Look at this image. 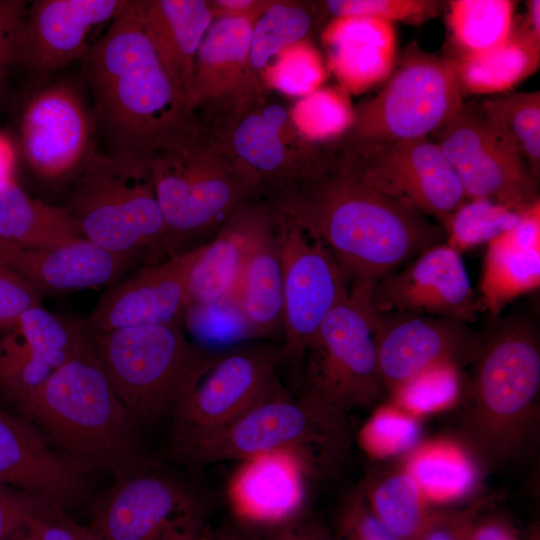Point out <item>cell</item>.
I'll return each mask as SVG.
<instances>
[{
    "label": "cell",
    "instance_id": "cell-1",
    "mask_svg": "<svg viewBox=\"0 0 540 540\" xmlns=\"http://www.w3.org/2000/svg\"><path fill=\"white\" fill-rule=\"evenodd\" d=\"M268 193L322 240L349 286L374 285L445 237L427 216L363 181L328 144L302 176Z\"/></svg>",
    "mask_w": 540,
    "mask_h": 540
},
{
    "label": "cell",
    "instance_id": "cell-2",
    "mask_svg": "<svg viewBox=\"0 0 540 540\" xmlns=\"http://www.w3.org/2000/svg\"><path fill=\"white\" fill-rule=\"evenodd\" d=\"M462 391L460 435L487 467L533 455L540 425V342L535 322L514 313L482 334Z\"/></svg>",
    "mask_w": 540,
    "mask_h": 540
},
{
    "label": "cell",
    "instance_id": "cell-3",
    "mask_svg": "<svg viewBox=\"0 0 540 540\" xmlns=\"http://www.w3.org/2000/svg\"><path fill=\"white\" fill-rule=\"evenodd\" d=\"M84 57L94 119L114 151L147 155L190 116L147 35L138 0L126 2Z\"/></svg>",
    "mask_w": 540,
    "mask_h": 540
},
{
    "label": "cell",
    "instance_id": "cell-4",
    "mask_svg": "<svg viewBox=\"0 0 540 540\" xmlns=\"http://www.w3.org/2000/svg\"><path fill=\"white\" fill-rule=\"evenodd\" d=\"M147 157L168 256L204 245L243 203L262 194L251 171L191 115Z\"/></svg>",
    "mask_w": 540,
    "mask_h": 540
},
{
    "label": "cell",
    "instance_id": "cell-5",
    "mask_svg": "<svg viewBox=\"0 0 540 540\" xmlns=\"http://www.w3.org/2000/svg\"><path fill=\"white\" fill-rule=\"evenodd\" d=\"M17 407L82 472L105 470L117 478L151 458L138 444L89 339Z\"/></svg>",
    "mask_w": 540,
    "mask_h": 540
},
{
    "label": "cell",
    "instance_id": "cell-6",
    "mask_svg": "<svg viewBox=\"0 0 540 540\" xmlns=\"http://www.w3.org/2000/svg\"><path fill=\"white\" fill-rule=\"evenodd\" d=\"M346 416L280 385L263 401L224 428L168 456L188 468L221 461H242L273 451L297 453L311 475L340 463L349 447Z\"/></svg>",
    "mask_w": 540,
    "mask_h": 540
},
{
    "label": "cell",
    "instance_id": "cell-7",
    "mask_svg": "<svg viewBox=\"0 0 540 540\" xmlns=\"http://www.w3.org/2000/svg\"><path fill=\"white\" fill-rule=\"evenodd\" d=\"M87 335L135 432L170 415L217 354L190 342L179 325L130 327Z\"/></svg>",
    "mask_w": 540,
    "mask_h": 540
},
{
    "label": "cell",
    "instance_id": "cell-8",
    "mask_svg": "<svg viewBox=\"0 0 540 540\" xmlns=\"http://www.w3.org/2000/svg\"><path fill=\"white\" fill-rule=\"evenodd\" d=\"M68 212L82 236L133 260L166 252V227L147 155L92 151Z\"/></svg>",
    "mask_w": 540,
    "mask_h": 540
},
{
    "label": "cell",
    "instance_id": "cell-9",
    "mask_svg": "<svg viewBox=\"0 0 540 540\" xmlns=\"http://www.w3.org/2000/svg\"><path fill=\"white\" fill-rule=\"evenodd\" d=\"M372 286H349L304 355L301 396L342 416L376 405L385 392L374 339Z\"/></svg>",
    "mask_w": 540,
    "mask_h": 540
},
{
    "label": "cell",
    "instance_id": "cell-10",
    "mask_svg": "<svg viewBox=\"0 0 540 540\" xmlns=\"http://www.w3.org/2000/svg\"><path fill=\"white\" fill-rule=\"evenodd\" d=\"M387 79L374 97L354 108L353 124L341 139L394 142L428 138L445 127L464 103L450 57L409 53Z\"/></svg>",
    "mask_w": 540,
    "mask_h": 540
},
{
    "label": "cell",
    "instance_id": "cell-11",
    "mask_svg": "<svg viewBox=\"0 0 540 540\" xmlns=\"http://www.w3.org/2000/svg\"><path fill=\"white\" fill-rule=\"evenodd\" d=\"M279 254L283 290V361L296 363L348 282L322 240L284 205L265 194Z\"/></svg>",
    "mask_w": 540,
    "mask_h": 540
},
{
    "label": "cell",
    "instance_id": "cell-12",
    "mask_svg": "<svg viewBox=\"0 0 540 540\" xmlns=\"http://www.w3.org/2000/svg\"><path fill=\"white\" fill-rule=\"evenodd\" d=\"M281 346L241 344L217 353L174 405L167 456L229 425L279 385Z\"/></svg>",
    "mask_w": 540,
    "mask_h": 540
},
{
    "label": "cell",
    "instance_id": "cell-13",
    "mask_svg": "<svg viewBox=\"0 0 540 540\" xmlns=\"http://www.w3.org/2000/svg\"><path fill=\"white\" fill-rule=\"evenodd\" d=\"M328 145L367 184L434 218L441 228L468 200L454 168L428 138L394 142L339 138Z\"/></svg>",
    "mask_w": 540,
    "mask_h": 540
},
{
    "label": "cell",
    "instance_id": "cell-14",
    "mask_svg": "<svg viewBox=\"0 0 540 540\" xmlns=\"http://www.w3.org/2000/svg\"><path fill=\"white\" fill-rule=\"evenodd\" d=\"M435 135L467 199H488L522 213L539 200L538 179L478 103H463Z\"/></svg>",
    "mask_w": 540,
    "mask_h": 540
},
{
    "label": "cell",
    "instance_id": "cell-15",
    "mask_svg": "<svg viewBox=\"0 0 540 540\" xmlns=\"http://www.w3.org/2000/svg\"><path fill=\"white\" fill-rule=\"evenodd\" d=\"M204 508L186 478L152 457L93 501L89 527L99 540H160L186 512Z\"/></svg>",
    "mask_w": 540,
    "mask_h": 540
},
{
    "label": "cell",
    "instance_id": "cell-16",
    "mask_svg": "<svg viewBox=\"0 0 540 540\" xmlns=\"http://www.w3.org/2000/svg\"><path fill=\"white\" fill-rule=\"evenodd\" d=\"M254 22L214 18L199 46L188 109L199 124L216 134L266 96L267 88L250 64Z\"/></svg>",
    "mask_w": 540,
    "mask_h": 540
},
{
    "label": "cell",
    "instance_id": "cell-17",
    "mask_svg": "<svg viewBox=\"0 0 540 540\" xmlns=\"http://www.w3.org/2000/svg\"><path fill=\"white\" fill-rule=\"evenodd\" d=\"M373 329L379 374L389 395L438 363L471 364L482 342L469 323L397 310L374 308Z\"/></svg>",
    "mask_w": 540,
    "mask_h": 540
},
{
    "label": "cell",
    "instance_id": "cell-18",
    "mask_svg": "<svg viewBox=\"0 0 540 540\" xmlns=\"http://www.w3.org/2000/svg\"><path fill=\"white\" fill-rule=\"evenodd\" d=\"M202 247L148 263L108 286L85 322L87 333L141 326H182L188 307L190 274Z\"/></svg>",
    "mask_w": 540,
    "mask_h": 540
},
{
    "label": "cell",
    "instance_id": "cell-19",
    "mask_svg": "<svg viewBox=\"0 0 540 540\" xmlns=\"http://www.w3.org/2000/svg\"><path fill=\"white\" fill-rule=\"evenodd\" d=\"M94 117L82 93L68 81L49 83L26 102L21 147L30 168L45 179L62 178L92 153Z\"/></svg>",
    "mask_w": 540,
    "mask_h": 540
},
{
    "label": "cell",
    "instance_id": "cell-20",
    "mask_svg": "<svg viewBox=\"0 0 540 540\" xmlns=\"http://www.w3.org/2000/svg\"><path fill=\"white\" fill-rule=\"evenodd\" d=\"M370 296L377 311H405L465 323L480 307L461 253L442 242L378 280Z\"/></svg>",
    "mask_w": 540,
    "mask_h": 540
},
{
    "label": "cell",
    "instance_id": "cell-21",
    "mask_svg": "<svg viewBox=\"0 0 540 540\" xmlns=\"http://www.w3.org/2000/svg\"><path fill=\"white\" fill-rule=\"evenodd\" d=\"M0 339V389L17 406L87 342L85 323L42 304L24 311Z\"/></svg>",
    "mask_w": 540,
    "mask_h": 540
},
{
    "label": "cell",
    "instance_id": "cell-22",
    "mask_svg": "<svg viewBox=\"0 0 540 540\" xmlns=\"http://www.w3.org/2000/svg\"><path fill=\"white\" fill-rule=\"evenodd\" d=\"M217 135L258 179L263 192L302 176L320 145L304 139L290 112L279 103H268L267 96L237 115Z\"/></svg>",
    "mask_w": 540,
    "mask_h": 540
},
{
    "label": "cell",
    "instance_id": "cell-23",
    "mask_svg": "<svg viewBox=\"0 0 540 540\" xmlns=\"http://www.w3.org/2000/svg\"><path fill=\"white\" fill-rule=\"evenodd\" d=\"M127 0H37L29 4L19 63L38 76L53 73L91 46L94 28L110 23Z\"/></svg>",
    "mask_w": 540,
    "mask_h": 540
},
{
    "label": "cell",
    "instance_id": "cell-24",
    "mask_svg": "<svg viewBox=\"0 0 540 540\" xmlns=\"http://www.w3.org/2000/svg\"><path fill=\"white\" fill-rule=\"evenodd\" d=\"M84 479L83 472L51 447L34 425L0 408V485L65 507L85 497Z\"/></svg>",
    "mask_w": 540,
    "mask_h": 540
},
{
    "label": "cell",
    "instance_id": "cell-25",
    "mask_svg": "<svg viewBox=\"0 0 540 540\" xmlns=\"http://www.w3.org/2000/svg\"><path fill=\"white\" fill-rule=\"evenodd\" d=\"M239 462L227 488L236 520L265 527L303 512L305 477L311 472L297 453L273 451Z\"/></svg>",
    "mask_w": 540,
    "mask_h": 540
},
{
    "label": "cell",
    "instance_id": "cell-26",
    "mask_svg": "<svg viewBox=\"0 0 540 540\" xmlns=\"http://www.w3.org/2000/svg\"><path fill=\"white\" fill-rule=\"evenodd\" d=\"M134 261L84 237L46 249L23 248L0 240V264L40 293L62 294L110 286L122 278Z\"/></svg>",
    "mask_w": 540,
    "mask_h": 540
},
{
    "label": "cell",
    "instance_id": "cell-27",
    "mask_svg": "<svg viewBox=\"0 0 540 540\" xmlns=\"http://www.w3.org/2000/svg\"><path fill=\"white\" fill-rule=\"evenodd\" d=\"M540 286V199L518 222L486 244L480 304L498 316L512 300Z\"/></svg>",
    "mask_w": 540,
    "mask_h": 540
},
{
    "label": "cell",
    "instance_id": "cell-28",
    "mask_svg": "<svg viewBox=\"0 0 540 540\" xmlns=\"http://www.w3.org/2000/svg\"><path fill=\"white\" fill-rule=\"evenodd\" d=\"M328 64L345 92L360 93L386 80L394 66V25L370 17L332 18L322 32Z\"/></svg>",
    "mask_w": 540,
    "mask_h": 540
},
{
    "label": "cell",
    "instance_id": "cell-29",
    "mask_svg": "<svg viewBox=\"0 0 540 540\" xmlns=\"http://www.w3.org/2000/svg\"><path fill=\"white\" fill-rule=\"evenodd\" d=\"M267 209L264 194L246 201L203 245L190 274L188 307L234 299L251 239Z\"/></svg>",
    "mask_w": 540,
    "mask_h": 540
},
{
    "label": "cell",
    "instance_id": "cell-30",
    "mask_svg": "<svg viewBox=\"0 0 540 540\" xmlns=\"http://www.w3.org/2000/svg\"><path fill=\"white\" fill-rule=\"evenodd\" d=\"M138 2L147 35L188 108L198 49L214 19L208 1Z\"/></svg>",
    "mask_w": 540,
    "mask_h": 540
},
{
    "label": "cell",
    "instance_id": "cell-31",
    "mask_svg": "<svg viewBox=\"0 0 540 540\" xmlns=\"http://www.w3.org/2000/svg\"><path fill=\"white\" fill-rule=\"evenodd\" d=\"M234 300L255 338L282 335V275L269 201L251 239Z\"/></svg>",
    "mask_w": 540,
    "mask_h": 540
},
{
    "label": "cell",
    "instance_id": "cell-32",
    "mask_svg": "<svg viewBox=\"0 0 540 540\" xmlns=\"http://www.w3.org/2000/svg\"><path fill=\"white\" fill-rule=\"evenodd\" d=\"M453 60L463 95L508 93L539 68L540 38L522 22L513 24L510 36L501 46Z\"/></svg>",
    "mask_w": 540,
    "mask_h": 540
},
{
    "label": "cell",
    "instance_id": "cell-33",
    "mask_svg": "<svg viewBox=\"0 0 540 540\" xmlns=\"http://www.w3.org/2000/svg\"><path fill=\"white\" fill-rule=\"evenodd\" d=\"M81 237L67 209L32 198L15 181L0 188V240L23 248L46 249Z\"/></svg>",
    "mask_w": 540,
    "mask_h": 540
},
{
    "label": "cell",
    "instance_id": "cell-34",
    "mask_svg": "<svg viewBox=\"0 0 540 540\" xmlns=\"http://www.w3.org/2000/svg\"><path fill=\"white\" fill-rule=\"evenodd\" d=\"M361 492L372 513L398 540H418L438 512L405 469L371 480Z\"/></svg>",
    "mask_w": 540,
    "mask_h": 540
},
{
    "label": "cell",
    "instance_id": "cell-35",
    "mask_svg": "<svg viewBox=\"0 0 540 540\" xmlns=\"http://www.w3.org/2000/svg\"><path fill=\"white\" fill-rule=\"evenodd\" d=\"M515 3L509 0L449 1L447 28L457 52L453 59L480 55L501 46L513 28Z\"/></svg>",
    "mask_w": 540,
    "mask_h": 540
},
{
    "label": "cell",
    "instance_id": "cell-36",
    "mask_svg": "<svg viewBox=\"0 0 540 540\" xmlns=\"http://www.w3.org/2000/svg\"><path fill=\"white\" fill-rule=\"evenodd\" d=\"M428 501L462 497L476 479L474 465L459 447L433 442L411 450L404 468Z\"/></svg>",
    "mask_w": 540,
    "mask_h": 540
},
{
    "label": "cell",
    "instance_id": "cell-37",
    "mask_svg": "<svg viewBox=\"0 0 540 540\" xmlns=\"http://www.w3.org/2000/svg\"><path fill=\"white\" fill-rule=\"evenodd\" d=\"M315 13L310 6L301 2L272 0L254 22L250 64L262 82L270 61L285 48L303 41L309 34L314 26Z\"/></svg>",
    "mask_w": 540,
    "mask_h": 540
},
{
    "label": "cell",
    "instance_id": "cell-38",
    "mask_svg": "<svg viewBox=\"0 0 540 540\" xmlns=\"http://www.w3.org/2000/svg\"><path fill=\"white\" fill-rule=\"evenodd\" d=\"M479 104L485 116L517 148L531 173L540 175V92H508Z\"/></svg>",
    "mask_w": 540,
    "mask_h": 540
},
{
    "label": "cell",
    "instance_id": "cell-39",
    "mask_svg": "<svg viewBox=\"0 0 540 540\" xmlns=\"http://www.w3.org/2000/svg\"><path fill=\"white\" fill-rule=\"evenodd\" d=\"M289 112L297 131L313 144L337 140L354 121L346 92L336 88H319L303 96Z\"/></svg>",
    "mask_w": 540,
    "mask_h": 540
},
{
    "label": "cell",
    "instance_id": "cell-40",
    "mask_svg": "<svg viewBox=\"0 0 540 540\" xmlns=\"http://www.w3.org/2000/svg\"><path fill=\"white\" fill-rule=\"evenodd\" d=\"M521 214L488 199H468L442 226L445 243L460 253L487 244L514 226Z\"/></svg>",
    "mask_w": 540,
    "mask_h": 540
},
{
    "label": "cell",
    "instance_id": "cell-41",
    "mask_svg": "<svg viewBox=\"0 0 540 540\" xmlns=\"http://www.w3.org/2000/svg\"><path fill=\"white\" fill-rule=\"evenodd\" d=\"M183 324L197 340V346L211 353L224 352L255 338L232 298L187 307Z\"/></svg>",
    "mask_w": 540,
    "mask_h": 540
},
{
    "label": "cell",
    "instance_id": "cell-42",
    "mask_svg": "<svg viewBox=\"0 0 540 540\" xmlns=\"http://www.w3.org/2000/svg\"><path fill=\"white\" fill-rule=\"evenodd\" d=\"M462 385L460 366L445 361L415 375L390 397L392 404L416 417L454 405L460 398Z\"/></svg>",
    "mask_w": 540,
    "mask_h": 540
},
{
    "label": "cell",
    "instance_id": "cell-43",
    "mask_svg": "<svg viewBox=\"0 0 540 540\" xmlns=\"http://www.w3.org/2000/svg\"><path fill=\"white\" fill-rule=\"evenodd\" d=\"M325 76L319 53L301 41L281 51L265 70L262 80L266 88L303 97L319 89Z\"/></svg>",
    "mask_w": 540,
    "mask_h": 540
},
{
    "label": "cell",
    "instance_id": "cell-44",
    "mask_svg": "<svg viewBox=\"0 0 540 540\" xmlns=\"http://www.w3.org/2000/svg\"><path fill=\"white\" fill-rule=\"evenodd\" d=\"M416 417L394 404L381 406L362 427L359 441L371 456H392L413 450L419 440Z\"/></svg>",
    "mask_w": 540,
    "mask_h": 540
},
{
    "label": "cell",
    "instance_id": "cell-45",
    "mask_svg": "<svg viewBox=\"0 0 540 540\" xmlns=\"http://www.w3.org/2000/svg\"><path fill=\"white\" fill-rule=\"evenodd\" d=\"M441 2L434 0H327L319 2L321 12L336 17H370L394 24H419L436 17Z\"/></svg>",
    "mask_w": 540,
    "mask_h": 540
},
{
    "label": "cell",
    "instance_id": "cell-46",
    "mask_svg": "<svg viewBox=\"0 0 540 540\" xmlns=\"http://www.w3.org/2000/svg\"><path fill=\"white\" fill-rule=\"evenodd\" d=\"M333 540H398L372 513L361 490L344 502Z\"/></svg>",
    "mask_w": 540,
    "mask_h": 540
},
{
    "label": "cell",
    "instance_id": "cell-47",
    "mask_svg": "<svg viewBox=\"0 0 540 540\" xmlns=\"http://www.w3.org/2000/svg\"><path fill=\"white\" fill-rule=\"evenodd\" d=\"M27 531L36 540H99L89 526L75 522L63 506L48 499L29 519Z\"/></svg>",
    "mask_w": 540,
    "mask_h": 540
},
{
    "label": "cell",
    "instance_id": "cell-48",
    "mask_svg": "<svg viewBox=\"0 0 540 540\" xmlns=\"http://www.w3.org/2000/svg\"><path fill=\"white\" fill-rule=\"evenodd\" d=\"M41 304V293L36 288L0 264V331L11 327L27 309Z\"/></svg>",
    "mask_w": 540,
    "mask_h": 540
},
{
    "label": "cell",
    "instance_id": "cell-49",
    "mask_svg": "<svg viewBox=\"0 0 540 540\" xmlns=\"http://www.w3.org/2000/svg\"><path fill=\"white\" fill-rule=\"evenodd\" d=\"M45 498L0 485V540H13L27 530L29 519Z\"/></svg>",
    "mask_w": 540,
    "mask_h": 540
},
{
    "label": "cell",
    "instance_id": "cell-50",
    "mask_svg": "<svg viewBox=\"0 0 540 540\" xmlns=\"http://www.w3.org/2000/svg\"><path fill=\"white\" fill-rule=\"evenodd\" d=\"M29 3L0 0V73L19 63Z\"/></svg>",
    "mask_w": 540,
    "mask_h": 540
},
{
    "label": "cell",
    "instance_id": "cell-51",
    "mask_svg": "<svg viewBox=\"0 0 540 540\" xmlns=\"http://www.w3.org/2000/svg\"><path fill=\"white\" fill-rule=\"evenodd\" d=\"M255 528L259 540H333L328 528L304 512L282 523Z\"/></svg>",
    "mask_w": 540,
    "mask_h": 540
},
{
    "label": "cell",
    "instance_id": "cell-52",
    "mask_svg": "<svg viewBox=\"0 0 540 540\" xmlns=\"http://www.w3.org/2000/svg\"><path fill=\"white\" fill-rule=\"evenodd\" d=\"M481 504L460 511H438L418 540H467L468 531L479 515Z\"/></svg>",
    "mask_w": 540,
    "mask_h": 540
},
{
    "label": "cell",
    "instance_id": "cell-53",
    "mask_svg": "<svg viewBox=\"0 0 540 540\" xmlns=\"http://www.w3.org/2000/svg\"><path fill=\"white\" fill-rule=\"evenodd\" d=\"M204 511V508H199L179 516L160 540H206Z\"/></svg>",
    "mask_w": 540,
    "mask_h": 540
},
{
    "label": "cell",
    "instance_id": "cell-54",
    "mask_svg": "<svg viewBox=\"0 0 540 540\" xmlns=\"http://www.w3.org/2000/svg\"><path fill=\"white\" fill-rule=\"evenodd\" d=\"M272 0H215L208 1L213 18H247L256 21Z\"/></svg>",
    "mask_w": 540,
    "mask_h": 540
},
{
    "label": "cell",
    "instance_id": "cell-55",
    "mask_svg": "<svg viewBox=\"0 0 540 540\" xmlns=\"http://www.w3.org/2000/svg\"><path fill=\"white\" fill-rule=\"evenodd\" d=\"M467 540H519L512 526L496 516L475 518L468 531Z\"/></svg>",
    "mask_w": 540,
    "mask_h": 540
},
{
    "label": "cell",
    "instance_id": "cell-56",
    "mask_svg": "<svg viewBox=\"0 0 540 540\" xmlns=\"http://www.w3.org/2000/svg\"><path fill=\"white\" fill-rule=\"evenodd\" d=\"M206 540H259V538L255 527L235 519L214 533H207Z\"/></svg>",
    "mask_w": 540,
    "mask_h": 540
},
{
    "label": "cell",
    "instance_id": "cell-57",
    "mask_svg": "<svg viewBox=\"0 0 540 540\" xmlns=\"http://www.w3.org/2000/svg\"><path fill=\"white\" fill-rule=\"evenodd\" d=\"M15 155L11 142L0 134V188L14 181Z\"/></svg>",
    "mask_w": 540,
    "mask_h": 540
},
{
    "label": "cell",
    "instance_id": "cell-58",
    "mask_svg": "<svg viewBox=\"0 0 540 540\" xmlns=\"http://www.w3.org/2000/svg\"><path fill=\"white\" fill-rule=\"evenodd\" d=\"M522 24L536 37L540 38V1L531 0L527 3L526 14Z\"/></svg>",
    "mask_w": 540,
    "mask_h": 540
},
{
    "label": "cell",
    "instance_id": "cell-59",
    "mask_svg": "<svg viewBox=\"0 0 540 540\" xmlns=\"http://www.w3.org/2000/svg\"><path fill=\"white\" fill-rule=\"evenodd\" d=\"M13 540H36L27 530Z\"/></svg>",
    "mask_w": 540,
    "mask_h": 540
},
{
    "label": "cell",
    "instance_id": "cell-60",
    "mask_svg": "<svg viewBox=\"0 0 540 540\" xmlns=\"http://www.w3.org/2000/svg\"><path fill=\"white\" fill-rule=\"evenodd\" d=\"M3 73H0V89H1V79H2Z\"/></svg>",
    "mask_w": 540,
    "mask_h": 540
}]
</instances>
